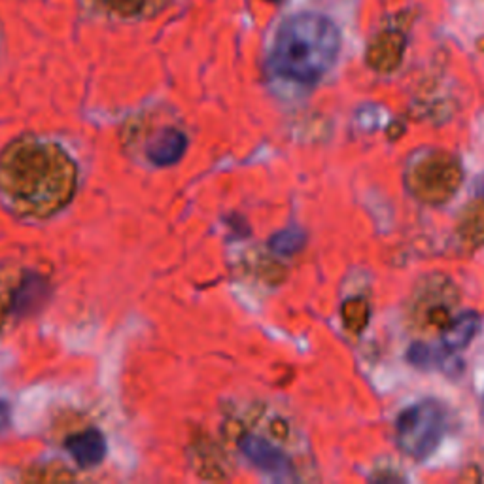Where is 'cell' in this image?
<instances>
[{
	"label": "cell",
	"mask_w": 484,
	"mask_h": 484,
	"mask_svg": "<svg viewBox=\"0 0 484 484\" xmlns=\"http://www.w3.org/2000/svg\"><path fill=\"white\" fill-rule=\"evenodd\" d=\"M76 189L74 160L49 138H15L0 153V199L17 216L51 218L66 209Z\"/></svg>",
	"instance_id": "1"
},
{
	"label": "cell",
	"mask_w": 484,
	"mask_h": 484,
	"mask_svg": "<svg viewBox=\"0 0 484 484\" xmlns=\"http://www.w3.org/2000/svg\"><path fill=\"white\" fill-rule=\"evenodd\" d=\"M341 34L322 13L291 15L276 32L271 65L274 73L299 83L320 80L337 59Z\"/></svg>",
	"instance_id": "2"
},
{
	"label": "cell",
	"mask_w": 484,
	"mask_h": 484,
	"mask_svg": "<svg viewBox=\"0 0 484 484\" xmlns=\"http://www.w3.org/2000/svg\"><path fill=\"white\" fill-rule=\"evenodd\" d=\"M223 429L238 456L245 458L252 468L274 480L299 479L296 448L288 439L290 429L269 409L248 407L246 411H233Z\"/></svg>",
	"instance_id": "3"
},
{
	"label": "cell",
	"mask_w": 484,
	"mask_h": 484,
	"mask_svg": "<svg viewBox=\"0 0 484 484\" xmlns=\"http://www.w3.org/2000/svg\"><path fill=\"white\" fill-rule=\"evenodd\" d=\"M448 426L446 411L439 402L424 400L405 409L395 422V439L403 453L426 458L439 446Z\"/></svg>",
	"instance_id": "4"
},
{
	"label": "cell",
	"mask_w": 484,
	"mask_h": 484,
	"mask_svg": "<svg viewBox=\"0 0 484 484\" xmlns=\"http://www.w3.org/2000/svg\"><path fill=\"white\" fill-rule=\"evenodd\" d=\"M412 366L422 369H441L448 375H458L462 371V359L454 356L453 350L431 349L428 344H412L407 354Z\"/></svg>",
	"instance_id": "5"
},
{
	"label": "cell",
	"mask_w": 484,
	"mask_h": 484,
	"mask_svg": "<svg viewBox=\"0 0 484 484\" xmlns=\"http://www.w3.org/2000/svg\"><path fill=\"white\" fill-rule=\"evenodd\" d=\"M68 451L73 453L74 460L82 468H93L107 453V445L99 431H83L82 436L73 437L68 441Z\"/></svg>",
	"instance_id": "6"
},
{
	"label": "cell",
	"mask_w": 484,
	"mask_h": 484,
	"mask_svg": "<svg viewBox=\"0 0 484 484\" xmlns=\"http://www.w3.org/2000/svg\"><path fill=\"white\" fill-rule=\"evenodd\" d=\"M186 148H187L186 134L170 129V131H165L158 141L150 146L148 158L153 165H161V167L172 165L182 158Z\"/></svg>",
	"instance_id": "7"
},
{
	"label": "cell",
	"mask_w": 484,
	"mask_h": 484,
	"mask_svg": "<svg viewBox=\"0 0 484 484\" xmlns=\"http://www.w3.org/2000/svg\"><path fill=\"white\" fill-rule=\"evenodd\" d=\"M479 330V316L475 313H463L453 320L448 330L443 333V347L446 350H462L473 341Z\"/></svg>",
	"instance_id": "8"
},
{
	"label": "cell",
	"mask_w": 484,
	"mask_h": 484,
	"mask_svg": "<svg viewBox=\"0 0 484 484\" xmlns=\"http://www.w3.org/2000/svg\"><path fill=\"white\" fill-rule=\"evenodd\" d=\"M13 303H15V279L13 274L3 271L0 272V332H3L8 324V315Z\"/></svg>",
	"instance_id": "9"
},
{
	"label": "cell",
	"mask_w": 484,
	"mask_h": 484,
	"mask_svg": "<svg viewBox=\"0 0 484 484\" xmlns=\"http://www.w3.org/2000/svg\"><path fill=\"white\" fill-rule=\"evenodd\" d=\"M305 242V235L298 229H290L281 235H276L271 242V246L279 252V254H293L298 252Z\"/></svg>",
	"instance_id": "10"
},
{
	"label": "cell",
	"mask_w": 484,
	"mask_h": 484,
	"mask_svg": "<svg viewBox=\"0 0 484 484\" xmlns=\"http://www.w3.org/2000/svg\"><path fill=\"white\" fill-rule=\"evenodd\" d=\"M8 422H10V407L4 402H0V431L6 429Z\"/></svg>",
	"instance_id": "11"
}]
</instances>
